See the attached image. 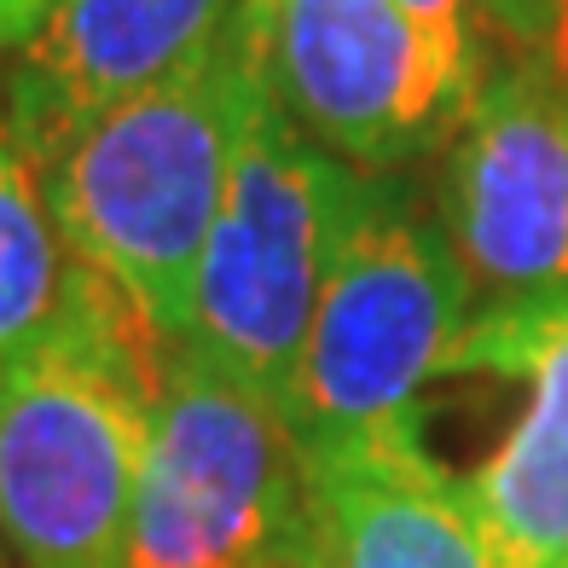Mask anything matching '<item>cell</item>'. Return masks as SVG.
Wrapping results in <instances>:
<instances>
[{"mask_svg":"<svg viewBox=\"0 0 568 568\" xmlns=\"http://www.w3.org/2000/svg\"><path fill=\"white\" fill-rule=\"evenodd\" d=\"M262 93V7H244L203 64L93 116L41 163L47 203L75 262H88L163 343L192 337L203 244L221 221Z\"/></svg>","mask_w":568,"mask_h":568,"instance_id":"obj_1","label":"cell"},{"mask_svg":"<svg viewBox=\"0 0 568 568\" xmlns=\"http://www.w3.org/2000/svg\"><path fill=\"white\" fill-rule=\"evenodd\" d=\"M169 348L116 296L0 366V546L18 568H122Z\"/></svg>","mask_w":568,"mask_h":568,"instance_id":"obj_2","label":"cell"},{"mask_svg":"<svg viewBox=\"0 0 568 568\" xmlns=\"http://www.w3.org/2000/svg\"><path fill=\"white\" fill-rule=\"evenodd\" d=\"M307 447L262 383L174 343L151 389V442L122 568H296Z\"/></svg>","mask_w":568,"mask_h":568,"instance_id":"obj_3","label":"cell"},{"mask_svg":"<svg viewBox=\"0 0 568 568\" xmlns=\"http://www.w3.org/2000/svg\"><path fill=\"white\" fill-rule=\"evenodd\" d=\"M377 174L331 158L262 93L250 111L221 221L203 244L192 337L291 412L307 325Z\"/></svg>","mask_w":568,"mask_h":568,"instance_id":"obj_4","label":"cell"},{"mask_svg":"<svg viewBox=\"0 0 568 568\" xmlns=\"http://www.w3.org/2000/svg\"><path fill=\"white\" fill-rule=\"evenodd\" d=\"M470 273L442 221L377 174L307 325L291 424L302 447L418 418V395L470 325Z\"/></svg>","mask_w":568,"mask_h":568,"instance_id":"obj_5","label":"cell"},{"mask_svg":"<svg viewBox=\"0 0 568 568\" xmlns=\"http://www.w3.org/2000/svg\"><path fill=\"white\" fill-rule=\"evenodd\" d=\"M442 226L470 291L494 302L568 291V93L551 70L510 59L481 75L453 122Z\"/></svg>","mask_w":568,"mask_h":568,"instance_id":"obj_6","label":"cell"},{"mask_svg":"<svg viewBox=\"0 0 568 568\" xmlns=\"http://www.w3.org/2000/svg\"><path fill=\"white\" fill-rule=\"evenodd\" d=\"M267 93L348 169H400L453 128L400 0H267Z\"/></svg>","mask_w":568,"mask_h":568,"instance_id":"obj_7","label":"cell"},{"mask_svg":"<svg viewBox=\"0 0 568 568\" xmlns=\"http://www.w3.org/2000/svg\"><path fill=\"white\" fill-rule=\"evenodd\" d=\"M250 0H53L0 70V116L36 163L93 116L174 82L232 36Z\"/></svg>","mask_w":568,"mask_h":568,"instance_id":"obj_8","label":"cell"},{"mask_svg":"<svg viewBox=\"0 0 568 568\" xmlns=\"http://www.w3.org/2000/svg\"><path fill=\"white\" fill-rule=\"evenodd\" d=\"M447 372L528 383L523 418L464 487L499 568H568V291L487 302L464 325Z\"/></svg>","mask_w":568,"mask_h":568,"instance_id":"obj_9","label":"cell"},{"mask_svg":"<svg viewBox=\"0 0 568 568\" xmlns=\"http://www.w3.org/2000/svg\"><path fill=\"white\" fill-rule=\"evenodd\" d=\"M296 568H499L464 476L435 464L418 418L307 447Z\"/></svg>","mask_w":568,"mask_h":568,"instance_id":"obj_10","label":"cell"},{"mask_svg":"<svg viewBox=\"0 0 568 568\" xmlns=\"http://www.w3.org/2000/svg\"><path fill=\"white\" fill-rule=\"evenodd\" d=\"M105 302H116V291L75 262L47 203L41 163L0 116V366L82 331Z\"/></svg>","mask_w":568,"mask_h":568,"instance_id":"obj_11","label":"cell"},{"mask_svg":"<svg viewBox=\"0 0 568 568\" xmlns=\"http://www.w3.org/2000/svg\"><path fill=\"white\" fill-rule=\"evenodd\" d=\"M400 12L412 18V30L424 41L429 75L442 88L453 122L481 88V41H476V0H400Z\"/></svg>","mask_w":568,"mask_h":568,"instance_id":"obj_12","label":"cell"},{"mask_svg":"<svg viewBox=\"0 0 568 568\" xmlns=\"http://www.w3.org/2000/svg\"><path fill=\"white\" fill-rule=\"evenodd\" d=\"M476 18L510 47V59L539 64L562 82V70H568V0H476Z\"/></svg>","mask_w":568,"mask_h":568,"instance_id":"obj_13","label":"cell"},{"mask_svg":"<svg viewBox=\"0 0 568 568\" xmlns=\"http://www.w3.org/2000/svg\"><path fill=\"white\" fill-rule=\"evenodd\" d=\"M53 7V0H0V59L12 53V47L36 30V18Z\"/></svg>","mask_w":568,"mask_h":568,"instance_id":"obj_14","label":"cell"},{"mask_svg":"<svg viewBox=\"0 0 568 568\" xmlns=\"http://www.w3.org/2000/svg\"><path fill=\"white\" fill-rule=\"evenodd\" d=\"M562 93H568V70H562Z\"/></svg>","mask_w":568,"mask_h":568,"instance_id":"obj_15","label":"cell"},{"mask_svg":"<svg viewBox=\"0 0 568 568\" xmlns=\"http://www.w3.org/2000/svg\"><path fill=\"white\" fill-rule=\"evenodd\" d=\"M250 7H267V0H250Z\"/></svg>","mask_w":568,"mask_h":568,"instance_id":"obj_16","label":"cell"},{"mask_svg":"<svg viewBox=\"0 0 568 568\" xmlns=\"http://www.w3.org/2000/svg\"><path fill=\"white\" fill-rule=\"evenodd\" d=\"M0 551H7V546H0Z\"/></svg>","mask_w":568,"mask_h":568,"instance_id":"obj_17","label":"cell"}]
</instances>
